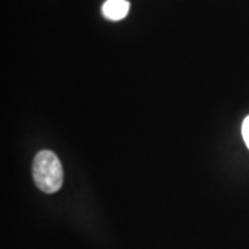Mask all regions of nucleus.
I'll list each match as a JSON object with an SVG mask.
<instances>
[{
  "label": "nucleus",
  "instance_id": "nucleus-2",
  "mask_svg": "<svg viewBox=\"0 0 249 249\" xmlns=\"http://www.w3.org/2000/svg\"><path fill=\"white\" fill-rule=\"evenodd\" d=\"M129 2L127 0H107L102 7V13L111 21H119L127 17Z\"/></svg>",
  "mask_w": 249,
  "mask_h": 249
},
{
  "label": "nucleus",
  "instance_id": "nucleus-1",
  "mask_svg": "<svg viewBox=\"0 0 249 249\" xmlns=\"http://www.w3.org/2000/svg\"><path fill=\"white\" fill-rule=\"evenodd\" d=\"M33 177L36 186L46 194H53L61 188L64 171L57 155L51 150H42L35 156Z\"/></svg>",
  "mask_w": 249,
  "mask_h": 249
},
{
  "label": "nucleus",
  "instance_id": "nucleus-3",
  "mask_svg": "<svg viewBox=\"0 0 249 249\" xmlns=\"http://www.w3.org/2000/svg\"><path fill=\"white\" fill-rule=\"evenodd\" d=\"M242 136H244L245 143L249 149V116L244 120L242 124Z\"/></svg>",
  "mask_w": 249,
  "mask_h": 249
}]
</instances>
